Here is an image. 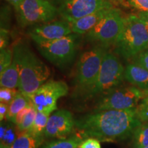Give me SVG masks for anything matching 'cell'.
<instances>
[{
	"label": "cell",
	"instance_id": "6da1fadb",
	"mask_svg": "<svg viewBox=\"0 0 148 148\" xmlns=\"http://www.w3.org/2000/svg\"><path fill=\"white\" fill-rule=\"evenodd\" d=\"M143 123L136 108L94 111L75 120V127L82 138H95L100 142H115L132 136Z\"/></svg>",
	"mask_w": 148,
	"mask_h": 148
},
{
	"label": "cell",
	"instance_id": "7a4b0ae2",
	"mask_svg": "<svg viewBox=\"0 0 148 148\" xmlns=\"http://www.w3.org/2000/svg\"><path fill=\"white\" fill-rule=\"evenodd\" d=\"M13 61L19 72L18 90L29 97L47 80L50 69L24 44L14 47Z\"/></svg>",
	"mask_w": 148,
	"mask_h": 148
},
{
	"label": "cell",
	"instance_id": "3957f363",
	"mask_svg": "<svg viewBox=\"0 0 148 148\" xmlns=\"http://www.w3.org/2000/svg\"><path fill=\"white\" fill-rule=\"evenodd\" d=\"M114 45L116 52L126 59L148 49V29L137 14L125 16L123 29Z\"/></svg>",
	"mask_w": 148,
	"mask_h": 148
},
{
	"label": "cell",
	"instance_id": "277c9868",
	"mask_svg": "<svg viewBox=\"0 0 148 148\" xmlns=\"http://www.w3.org/2000/svg\"><path fill=\"white\" fill-rule=\"evenodd\" d=\"M125 69L117 57L112 53H105L100 70L95 84L86 92L88 97L106 95L121 84Z\"/></svg>",
	"mask_w": 148,
	"mask_h": 148
},
{
	"label": "cell",
	"instance_id": "5b68a950",
	"mask_svg": "<svg viewBox=\"0 0 148 148\" xmlns=\"http://www.w3.org/2000/svg\"><path fill=\"white\" fill-rule=\"evenodd\" d=\"M44 58L57 66H63L73 60L76 51L75 37L73 34L53 40H34Z\"/></svg>",
	"mask_w": 148,
	"mask_h": 148
},
{
	"label": "cell",
	"instance_id": "8992f818",
	"mask_svg": "<svg viewBox=\"0 0 148 148\" xmlns=\"http://www.w3.org/2000/svg\"><path fill=\"white\" fill-rule=\"evenodd\" d=\"M106 52L102 48L96 47L85 51L79 58L76 64L75 83L85 93L95 84Z\"/></svg>",
	"mask_w": 148,
	"mask_h": 148
},
{
	"label": "cell",
	"instance_id": "52a82bcc",
	"mask_svg": "<svg viewBox=\"0 0 148 148\" xmlns=\"http://www.w3.org/2000/svg\"><path fill=\"white\" fill-rule=\"evenodd\" d=\"M144 97L143 90L135 86L114 88L102 96L97 103L94 111L134 109Z\"/></svg>",
	"mask_w": 148,
	"mask_h": 148
},
{
	"label": "cell",
	"instance_id": "ba28073f",
	"mask_svg": "<svg viewBox=\"0 0 148 148\" xmlns=\"http://www.w3.org/2000/svg\"><path fill=\"white\" fill-rule=\"evenodd\" d=\"M15 10L23 26L51 21L59 14L58 8L45 0H24Z\"/></svg>",
	"mask_w": 148,
	"mask_h": 148
},
{
	"label": "cell",
	"instance_id": "9c48e42d",
	"mask_svg": "<svg viewBox=\"0 0 148 148\" xmlns=\"http://www.w3.org/2000/svg\"><path fill=\"white\" fill-rule=\"evenodd\" d=\"M69 87L63 81L49 80L29 98L37 111L50 114L57 109V101L67 95Z\"/></svg>",
	"mask_w": 148,
	"mask_h": 148
},
{
	"label": "cell",
	"instance_id": "30bf717a",
	"mask_svg": "<svg viewBox=\"0 0 148 148\" xmlns=\"http://www.w3.org/2000/svg\"><path fill=\"white\" fill-rule=\"evenodd\" d=\"M124 18L117 8L112 7L88 33V38L105 44L114 43L123 29Z\"/></svg>",
	"mask_w": 148,
	"mask_h": 148
},
{
	"label": "cell",
	"instance_id": "8fae6325",
	"mask_svg": "<svg viewBox=\"0 0 148 148\" xmlns=\"http://www.w3.org/2000/svg\"><path fill=\"white\" fill-rule=\"evenodd\" d=\"M112 7L110 0H65L58 10L63 20L69 23L101 9Z\"/></svg>",
	"mask_w": 148,
	"mask_h": 148
},
{
	"label": "cell",
	"instance_id": "7c38bea8",
	"mask_svg": "<svg viewBox=\"0 0 148 148\" xmlns=\"http://www.w3.org/2000/svg\"><path fill=\"white\" fill-rule=\"evenodd\" d=\"M75 127V120L70 111L62 109L49 116L44 136L48 138L64 139Z\"/></svg>",
	"mask_w": 148,
	"mask_h": 148
},
{
	"label": "cell",
	"instance_id": "4fadbf2b",
	"mask_svg": "<svg viewBox=\"0 0 148 148\" xmlns=\"http://www.w3.org/2000/svg\"><path fill=\"white\" fill-rule=\"evenodd\" d=\"M69 23L64 21L47 22L34 27L29 32L33 40H53L71 34Z\"/></svg>",
	"mask_w": 148,
	"mask_h": 148
},
{
	"label": "cell",
	"instance_id": "5bb4252c",
	"mask_svg": "<svg viewBox=\"0 0 148 148\" xmlns=\"http://www.w3.org/2000/svg\"><path fill=\"white\" fill-rule=\"evenodd\" d=\"M112 8L101 9V10L88 14L87 16H83V17L79 18L75 21L69 22V23L72 32L78 34H84L86 33H88L91 29L94 28V27L99 23V21Z\"/></svg>",
	"mask_w": 148,
	"mask_h": 148
},
{
	"label": "cell",
	"instance_id": "9a60e30c",
	"mask_svg": "<svg viewBox=\"0 0 148 148\" xmlns=\"http://www.w3.org/2000/svg\"><path fill=\"white\" fill-rule=\"evenodd\" d=\"M124 78L140 89H148V70L139 64H128L125 69Z\"/></svg>",
	"mask_w": 148,
	"mask_h": 148
},
{
	"label": "cell",
	"instance_id": "2e32d148",
	"mask_svg": "<svg viewBox=\"0 0 148 148\" xmlns=\"http://www.w3.org/2000/svg\"><path fill=\"white\" fill-rule=\"evenodd\" d=\"M19 85V72L17 65L14 61L12 64L0 72V86L8 88H18Z\"/></svg>",
	"mask_w": 148,
	"mask_h": 148
},
{
	"label": "cell",
	"instance_id": "e0dca14e",
	"mask_svg": "<svg viewBox=\"0 0 148 148\" xmlns=\"http://www.w3.org/2000/svg\"><path fill=\"white\" fill-rule=\"evenodd\" d=\"M43 140V136H37L24 131L18 135L10 148H40Z\"/></svg>",
	"mask_w": 148,
	"mask_h": 148
},
{
	"label": "cell",
	"instance_id": "ac0fdd59",
	"mask_svg": "<svg viewBox=\"0 0 148 148\" xmlns=\"http://www.w3.org/2000/svg\"><path fill=\"white\" fill-rule=\"evenodd\" d=\"M30 99L23 95L21 92H18L15 98L8 105V112L7 115V121L14 123L15 118L18 112L30 103Z\"/></svg>",
	"mask_w": 148,
	"mask_h": 148
},
{
	"label": "cell",
	"instance_id": "d6986e66",
	"mask_svg": "<svg viewBox=\"0 0 148 148\" xmlns=\"http://www.w3.org/2000/svg\"><path fill=\"white\" fill-rule=\"evenodd\" d=\"M83 138L77 134L72 135L69 138L56 139L45 143L41 148H78Z\"/></svg>",
	"mask_w": 148,
	"mask_h": 148
},
{
	"label": "cell",
	"instance_id": "ffe728a7",
	"mask_svg": "<svg viewBox=\"0 0 148 148\" xmlns=\"http://www.w3.org/2000/svg\"><path fill=\"white\" fill-rule=\"evenodd\" d=\"M133 148L148 147V123H142L132 135Z\"/></svg>",
	"mask_w": 148,
	"mask_h": 148
},
{
	"label": "cell",
	"instance_id": "44dd1931",
	"mask_svg": "<svg viewBox=\"0 0 148 148\" xmlns=\"http://www.w3.org/2000/svg\"><path fill=\"white\" fill-rule=\"evenodd\" d=\"M49 115L50 114L45 113V112L37 111L33 124L30 128L27 131L37 136H43Z\"/></svg>",
	"mask_w": 148,
	"mask_h": 148
},
{
	"label": "cell",
	"instance_id": "7402d4cb",
	"mask_svg": "<svg viewBox=\"0 0 148 148\" xmlns=\"http://www.w3.org/2000/svg\"><path fill=\"white\" fill-rule=\"evenodd\" d=\"M16 137L13 127L8 125L1 124V145L10 148Z\"/></svg>",
	"mask_w": 148,
	"mask_h": 148
},
{
	"label": "cell",
	"instance_id": "603a6c76",
	"mask_svg": "<svg viewBox=\"0 0 148 148\" xmlns=\"http://www.w3.org/2000/svg\"><path fill=\"white\" fill-rule=\"evenodd\" d=\"M36 109L34 108V106H32L30 110H29V112L24 116L23 119H22L21 123L16 125L19 132H24V131H27L30 128V127L33 124L35 117H36Z\"/></svg>",
	"mask_w": 148,
	"mask_h": 148
},
{
	"label": "cell",
	"instance_id": "cb8c5ba5",
	"mask_svg": "<svg viewBox=\"0 0 148 148\" xmlns=\"http://www.w3.org/2000/svg\"><path fill=\"white\" fill-rule=\"evenodd\" d=\"M19 90L17 91L16 88H8L1 87L0 89V102L9 105L15 98Z\"/></svg>",
	"mask_w": 148,
	"mask_h": 148
},
{
	"label": "cell",
	"instance_id": "d4e9b609",
	"mask_svg": "<svg viewBox=\"0 0 148 148\" xmlns=\"http://www.w3.org/2000/svg\"><path fill=\"white\" fill-rule=\"evenodd\" d=\"M13 61V51L10 49H1L0 52V72L3 71L12 64Z\"/></svg>",
	"mask_w": 148,
	"mask_h": 148
},
{
	"label": "cell",
	"instance_id": "484cf974",
	"mask_svg": "<svg viewBox=\"0 0 148 148\" xmlns=\"http://www.w3.org/2000/svg\"><path fill=\"white\" fill-rule=\"evenodd\" d=\"M136 112L139 119L142 122L148 120V96L142 99L140 104L136 107Z\"/></svg>",
	"mask_w": 148,
	"mask_h": 148
},
{
	"label": "cell",
	"instance_id": "4316f807",
	"mask_svg": "<svg viewBox=\"0 0 148 148\" xmlns=\"http://www.w3.org/2000/svg\"><path fill=\"white\" fill-rule=\"evenodd\" d=\"M129 6L141 12H148V0H122Z\"/></svg>",
	"mask_w": 148,
	"mask_h": 148
},
{
	"label": "cell",
	"instance_id": "83f0119b",
	"mask_svg": "<svg viewBox=\"0 0 148 148\" xmlns=\"http://www.w3.org/2000/svg\"><path fill=\"white\" fill-rule=\"evenodd\" d=\"M78 148H101L100 141L95 138H86L83 140Z\"/></svg>",
	"mask_w": 148,
	"mask_h": 148
},
{
	"label": "cell",
	"instance_id": "f1b7e54d",
	"mask_svg": "<svg viewBox=\"0 0 148 148\" xmlns=\"http://www.w3.org/2000/svg\"><path fill=\"white\" fill-rule=\"evenodd\" d=\"M136 63L148 70V49L138 56Z\"/></svg>",
	"mask_w": 148,
	"mask_h": 148
},
{
	"label": "cell",
	"instance_id": "f546056e",
	"mask_svg": "<svg viewBox=\"0 0 148 148\" xmlns=\"http://www.w3.org/2000/svg\"><path fill=\"white\" fill-rule=\"evenodd\" d=\"M9 41L8 32L4 28H1V36H0V49H5L7 47Z\"/></svg>",
	"mask_w": 148,
	"mask_h": 148
},
{
	"label": "cell",
	"instance_id": "4dcf8cb0",
	"mask_svg": "<svg viewBox=\"0 0 148 148\" xmlns=\"http://www.w3.org/2000/svg\"><path fill=\"white\" fill-rule=\"evenodd\" d=\"M8 112V105L0 103V121L2 122L7 120V115Z\"/></svg>",
	"mask_w": 148,
	"mask_h": 148
},
{
	"label": "cell",
	"instance_id": "1f68e13d",
	"mask_svg": "<svg viewBox=\"0 0 148 148\" xmlns=\"http://www.w3.org/2000/svg\"><path fill=\"white\" fill-rule=\"evenodd\" d=\"M137 15L144 21V23H145L146 26H147L148 29V12H141V11H139L138 12Z\"/></svg>",
	"mask_w": 148,
	"mask_h": 148
},
{
	"label": "cell",
	"instance_id": "d6a6232c",
	"mask_svg": "<svg viewBox=\"0 0 148 148\" xmlns=\"http://www.w3.org/2000/svg\"><path fill=\"white\" fill-rule=\"evenodd\" d=\"M45 1H49V3H51V4L56 7L57 8H58L60 6V5L64 2L65 0H45Z\"/></svg>",
	"mask_w": 148,
	"mask_h": 148
},
{
	"label": "cell",
	"instance_id": "836d02e7",
	"mask_svg": "<svg viewBox=\"0 0 148 148\" xmlns=\"http://www.w3.org/2000/svg\"><path fill=\"white\" fill-rule=\"evenodd\" d=\"M6 1L10 3L11 5H13L14 8L16 9L19 6V5L23 2L24 0H6Z\"/></svg>",
	"mask_w": 148,
	"mask_h": 148
},
{
	"label": "cell",
	"instance_id": "e575fe53",
	"mask_svg": "<svg viewBox=\"0 0 148 148\" xmlns=\"http://www.w3.org/2000/svg\"><path fill=\"white\" fill-rule=\"evenodd\" d=\"M143 92H144V94H145V97L148 96V89L143 90Z\"/></svg>",
	"mask_w": 148,
	"mask_h": 148
},
{
	"label": "cell",
	"instance_id": "d590c367",
	"mask_svg": "<svg viewBox=\"0 0 148 148\" xmlns=\"http://www.w3.org/2000/svg\"><path fill=\"white\" fill-rule=\"evenodd\" d=\"M0 148H9V147H7V146H5V145H0Z\"/></svg>",
	"mask_w": 148,
	"mask_h": 148
},
{
	"label": "cell",
	"instance_id": "8d00e7d4",
	"mask_svg": "<svg viewBox=\"0 0 148 148\" xmlns=\"http://www.w3.org/2000/svg\"><path fill=\"white\" fill-rule=\"evenodd\" d=\"M144 148H148V147H144Z\"/></svg>",
	"mask_w": 148,
	"mask_h": 148
},
{
	"label": "cell",
	"instance_id": "74e56055",
	"mask_svg": "<svg viewBox=\"0 0 148 148\" xmlns=\"http://www.w3.org/2000/svg\"><path fill=\"white\" fill-rule=\"evenodd\" d=\"M110 1H111V0H110Z\"/></svg>",
	"mask_w": 148,
	"mask_h": 148
}]
</instances>
